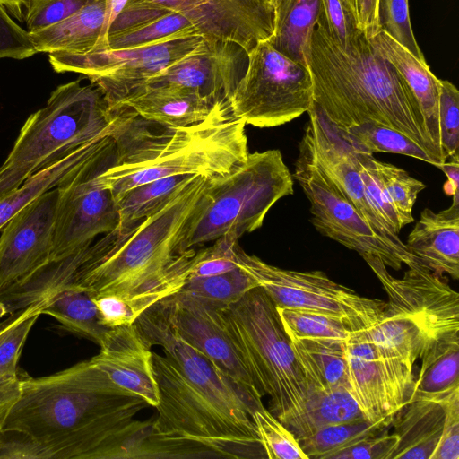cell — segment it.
Segmentation results:
<instances>
[{
  "instance_id": "1",
  "label": "cell",
  "mask_w": 459,
  "mask_h": 459,
  "mask_svg": "<svg viewBox=\"0 0 459 459\" xmlns=\"http://www.w3.org/2000/svg\"><path fill=\"white\" fill-rule=\"evenodd\" d=\"M152 352L159 391L153 418L165 439L190 445L207 457L266 458L255 424L254 402L199 350L184 340L155 303L134 323Z\"/></svg>"
},
{
  "instance_id": "2",
  "label": "cell",
  "mask_w": 459,
  "mask_h": 459,
  "mask_svg": "<svg viewBox=\"0 0 459 459\" xmlns=\"http://www.w3.org/2000/svg\"><path fill=\"white\" fill-rule=\"evenodd\" d=\"M211 178L195 176L152 214L116 226L84 252L70 285L92 298L116 294L143 311L181 290L197 258L180 243Z\"/></svg>"
},
{
  "instance_id": "3",
  "label": "cell",
  "mask_w": 459,
  "mask_h": 459,
  "mask_svg": "<svg viewBox=\"0 0 459 459\" xmlns=\"http://www.w3.org/2000/svg\"><path fill=\"white\" fill-rule=\"evenodd\" d=\"M3 432L31 439L46 459H101L115 434L149 404L89 360L40 377H20Z\"/></svg>"
},
{
  "instance_id": "4",
  "label": "cell",
  "mask_w": 459,
  "mask_h": 459,
  "mask_svg": "<svg viewBox=\"0 0 459 459\" xmlns=\"http://www.w3.org/2000/svg\"><path fill=\"white\" fill-rule=\"evenodd\" d=\"M313 102L337 130L375 122L397 130L423 148L439 167L419 104L399 72L365 34L342 47L317 20L306 56Z\"/></svg>"
},
{
  "instance_id": "5",
  "label": "cell",
  "mask_w": 459,
  "mask_h": 459,
  "mask_svg": "<svg viewBox=\"0 0 459 459\" xmlns=\"http://www.w3.org/2000/svg\"><path fill=\"white\" fill-rule=\"evenodd\" d=\"M246 124L229 103L205 120L185 127L153 126L115 164L98 175L117 202L131 188L175 175L213 179L234 170L248 152Z\"/></svg>"
},
{
  "instance_id": "6",
  "label": "cell",
  "mask_w": 459,
  "mask_h": 459,
  "mask_svg": "<svg viewBox=\"0 0 459 459\" xmlns=\"http://www.w3.org/2000/svg\"><path fill=\"white\" fill-rule=\"evenodd\" d=\"M115 115L102 92L81 80L58 86L32 113L0 166V198L31 175L114 127Z\"/></svg>"
},
{
  "instance_id": "7",
  "label": "cell",
  "mask_w": 459,
  "mask_h": 459,
  "mask_svg": "<svg viewBox=\"0 0 459 459\" xmlns=\"http://www.w3.org/2000/svg\"><path fill=\"white\" fill-rule=\"evenodd\" d=\"M223 319L270 412L289 427L303 412L308 387L276 306L255 287L224 307Z\"/></svg>"
},
{
  "instance_id": "8",
  "label": "cell",
  "mask_w": 459,
  "mask_h": 459,
  "mask_svg": "<svg viewBox=\"0 0 459 459\" xmlns=\"http://www.w3.org/2000/svg\"><path fill=\"white\" fill-rule=\"evenodd\" d=\"M293 177L280 150L248 153L230 173L210 180L180 243L182 253L230 235L259 229L269 210L294 193Z\"/></svg>"
},
{
  "instance_id": "9",
  "label": "cell",
  "mask_w": 459,
  "mask_h": 459,
  "mask_svg": "<svg viewBox=\"0 0 459 459\" xmlns=\"http://www.w3.org/2000/svg\"><path fill=\"white\" fill-rule=\"evenodd\" d=\"M312 104L307 67L278 52L268 40L247 54L246 71L229 100L233 117L259 128L289 123Z\"/></svg>"
},
{
  "instance_id": "10",
  "label": "cell",
  "mask_w": 459,
  "mask_h": 459,
  "mask_svg": "<svg viewBox=\"0 0 459 459\" xmlns=\"http://www.w3.org/2000/svg\"><path fill=\"white\" fill-rule=\"evenodd\" d=\"M235 262L277 307L328 315L343 321L351 331L372 326L385 309L386 302L360 296L321 271L299 272L271 265L246 253L238 242Z\"/></svg>"
},
{
  "instance_id": "11",
  "label": "cell",
  "mask_w": 459,
  "mask_h": 459,
  "mask_svg": "<svg viewBox=\"0 0 459 459\" xmlns=\"http://www.w3.org/2000/svg\"><path fill=\"white\" fill-rule=\"evenodd\" d=\"M292 177L310 203V221L320 234L360 256L375 255L394 270H400L403 264L409 268L421 265L409 251L394 246L373 230L321 169L305 131Z\"/></svg>"
},
{
  "instance_id": "12",
  "label": "cell",
  "mask_w": 459,
  "mask_h": 459,
  "mask_svg": "<svg viewBox=\"0 0 459 459\" xmlns=\"http://www.w3.org/2000/svg\"><path fill=\"white\" fill-rule=\"evenodd\" d=\"M116 160V143L111 134L56 186L58 198L50 261L88 248L98 236L117 225L116 202L111 192L98 180V175Z\"/></svg>"
},
{
  "instance_id": "13",
  "label": "cell",
  "mask_w": 459,
  "mask_h": 459,
  "mask_svg": "<svg viewBox=\"0 0 459 459\" xmlns=\"http://www.w3.org/2000/svg\"><path fill=\"white\" fill-rule=\"evenodd\" d=\"M205 39L196 34L127 50L48 55L56 72L86 75L100 90L109 108H114L166 68L196 51Z\"/></svg>"
},
{
  "instance_id": "14",
  "label": "cell",
  "mask_w": 459,
  "mask_h": 459,
  "mask_svg": "<svg viewBox=\"0 0 459 459\" xmlns=\"http://www.w3.org/2000/svg\"><path fill=\"white\" fill-rule=\"evenodd\" d=\"M361 257L387 294L385 311L411 320L432 342L459 337V294L441 276L418 265L395 278L380 258Z\"/></svg>"
},
{
  "instance_id": "15",
  "label": "cell",
  "mask_w": 459,
  "mask_h": 459,
  "mask_svg": "<svg viewBox=\"0 0 459 459\" xmlns=\"http://www.w3.org/2000/svg\"><path fill=\"white\" fill-rule=\"evenodd\" d=\"M157 305L184 340L204 353L254 402L263 404L261 393L226 332V307L181 290L160 299Z\"/></svg>"
},
{
  "instance_id": "16",
  "label": "cell",
  "mask_w": 459,
  "mask_h": 459,
  "mask_svg": "<svg viewBox=\"0 0 459 459\" xmlns=\"http://www.w3.org/2000/svg\"><path fill=\"white\" fill-rule=\"evenodd\" d=\"M56 186L18 211L0 236V293L22 281L51 260Z\"/></svg>"
},
{
  "instance_id": "17",
  "label": "cell",
  "mask_w": 459,
  "mask_h": 459,
  "mask_svg": "<svg viewBox=\"0 0 459 459\" xmlns=\"http://www.w3.org/2000/svg\"><path fill=\"white\" fill-rule=\"evenodd\" d=\"M187 18L204 37L231 42L247 54L274 30V7L265 0H152Z\"/></svg>"
},
{
  "instance_id": "18",
  "label": "cell",
  "mask_w": 459,
  "mask_h": 459,
  "mask_svg": "<svg viewBox=\"0 0 459 459\" xmlns=\"http://www.w3.org/2000/svg\"><path fill=\"white\" fill-rule=\"evenodd\" d=\"M247 65V53L242 48L206 38L196 51L166 68L145 86L172 84L193 90L214 104L229 102Z\"/></svg>"
},
{
  "instance_id": "19",
  "label": "cell",
  "mask_w": 459,
  "mask_h": 459,
  "mask_svg": "<svg viewBox=\"0 0 459 459\" xmlns=\"http://www.w3.org/2000/svg\"><path fill=\"white\" fill-rule=\"evenodd\" d=\"M307 113L309 121L304 131L310 139L321 169L380 237L408 251L405 243L386 227L374 211L352 147L335 131L314 102Z\"/></svg>"
},
{
  "instance_id": "20",
  "label": "cell",
  "mask_w": 459,
  "mask_h": 459,
  "mask_svg": "<svg viewBox=\"0 0 459 459\" xmlns=\"http://www.w3.org/2000/svg\"><path fill=\"white\" fill-rule=\"evenodd\" d=\"M91 361L122 390L141 397L149 406L159 403L151 347L134 325L109 328Z\"/></svg>"
},
{
  "instance_id": "21",
  "label": "cell",
  "mask_w": 459,
  "mask_h": 459,
  "mask_svg": "<svg viewBox=\"0 0 459 459\" xmlns=\"http://www.w3.org/2000/svg\"><path fill=\"white\" fill-rule=\"evenodd\" d=\"M349 389L364 417L389 428L393 409L377 351L364 330L353 331L346 343Z\"/></svg>"
},
{
  "instance_id": "22",
  "label": "cell",
  "mask_w": 459,
  "mask_h": 459,
  "mask_svg": "<svg viewBox=\"0 0 459 459\" xmlns=\"http://www.w3.org/2000/svg\"><path fill=\"white\" fill-rule=\"evenodd\" d=\"M405 246L425 268L438 276L459 278V203L440 212L425 208Z\"/></svg>"
},
{
  "instance_id": "23",
  "label": "cell",
  "mask_w": 459,
  "mask_h": 459,
  "mask_svg": "<svg viewBox=\"0 0 459 459\" xmlns=\"http://www.w3.org/2000/svg\"><path fill=\"white\" fill-rule=\"evenodd\" d=\"M221 104L187 88L156 84L137 90L116 108H128L141 117L164 126L185 127L205 120Z\"/></svg>"
},
{
  "instance_id": "24",
  "label": "cell",
  "mask_w": 459,
  "mask_h": 459,
  "mask_svg": "<svg viewBox=\"0 0 459 459\" xmlns=\"http://www.w3.org/2000/svg\"><path fill=\"white\" fill-rule=\"evenodd\" d=\"M107 0H89L72 16L29 32L38 52L86 55L108 50Z\"/></svg>"
},
{
  "instance_id": "25",
  "label": "cell",
  "mask_w": 459,
  "mask_h": 459,
  "mask_svg": "<svg viewBox=\"0 0 459 459\" xmlns=\"http://www.w3.org/2000/svg\"><path fill=\"white\" fill-rule=\"evenodd\" d=\"M368 39L406 82L420 108L426 132L441 160L446 162L441 147L438 117L440 79L431 72L427 62L418 60L386 33L377 31Z\"/></svg>"
},
{
  "instance_id": "26",
  "label": "cell",
  "mask_w": 459,
  "mask_h": 459,
  "mask_svg": "<svg viewBox=\"0 0 459 459\" xmlns=\"http://www.w3.org/2000/svg\"><path fill=\"white\" fill-rule=\"evenodd\" d=\"M452 393L442 399L413 398L395 415L392 425L399 441L391 459H432Z\"/></svg>"
},
{
  "instance_id": "27",
  "label": "cell",
  "mask_w": 459,
  "mask_h": 459,
  "mask_svg": "<svg viewBox=\"0 0 459 459\" xmlns=\"http://www.w3.org/2000/svg\"><path fill=\"white\" fill-rule=\"evenodd\" d=\"M289 337L307 381L308 393L338 387L349 389L347 341Z\"/></svg>"
},
{
  "instance_id": "28",
  "label": "cell",
  "mask_w": 459,
  "mask_h": 459,
  "mask_svg": "<svg viewBox=\"0 0 459 459\" xmlns=\"http://www.w3.org/2000/svg\"><path fill=\"white\" fill-rule=\"evenodd\" d=\"M112 130L75 148L55 162L39 169L19 187L0 198V230L23 206L46 191L57 186L111 135Z\"/></svg>"
},
{
  "instance_id": "29",
  "label": "cell",
  "mask_w": 459,
  "mask_h": 459,
  "mask_svg": "<svg viewBox=\"0 0 459 459\" xmlns=\"http://www.w3.org/2000/svg\"><path fill=\"white\" fill-rule=\"evenodd\" d=\"M274 11V30L268 42L283 56L307 66L320 0H281Z\"/></svg>"
},
{
  "instance_id": "30",
  "label": "cell",
  "mask_w": 459,
  "mask_h": 459,
  "mask_svg": "<svg viewBox=\"0 0 459 459\" xmlns=\"http://www.w3.org/2000/svg\"><path fill=\"white\" fill-rule=\"evenodd\" d=\"M346 387L310 391L303 412L288 428L299 440L328 426L365 420Z\"/></svg>"
},
{
  "instance_id": "31",
  "label": "cell",
  "mask_w": 459,
  "mask_h": 459,
  "mask_svg": "<svg viewBox=\"0 0 459 459\" xmlns=\"http://www.w3.org/2000/svg\"><path fill=\"white\" fill-rule=\"evenodd\" d=\"M47 300L41 315L54 317L68 331L98 345L101 343L109 328L100 323L97 307L87 291L66 284Z\"/></svg>"
},
{
  "instance_id": "32",
  "label": "cell",
  "mask_w": 459,
  "mask_h": 459,
  "mask_svg": "<svg viewBox=\"0 0 459 459\" xmlns=\"http://www.w3.org/2000/svg\"><path fill=\"white\" fill-rule=\"evenodd\" d=\"M420 359L413 398L442 399L459 388V337L434 342Z\"/></svg>"
},
{
  "instance_id": "33",
  "label": "cell",
  "mask_w": 459,
  "mask_h": 459,
  "mask_svg": "<svg viewBox=\"0 0 459 459\" xmlns=\"http://www.w3.org/2000/svg\"><path fill=\"white\" fill-rule=\"evenodd\" d=\"M364 331L377 350L398 358L411 368L433 343L411 320L385 310L377 323Z\"/></svg>"
},
{
  "instance_id": "34",
  "label": "cell",
  "mask_w": 459,
  "mask_h": 459,
  "mask_svg": "<svg viewBox=\"0 0 459 459\" xmlns=\"http://www.w3.org/2000/svg\"><path fill=\"white\" fill-rule=\"evenodd\" d=\"M195 176L199 175L166 177L129 189L116 202L118 213L117 226L130 225L152 214L173 198Z\"/></svg>"
},
{
  "instance_id": "35",
  "label": "cell",
  "mask_w": 459,
  "mask_h": 459,
  "mask_svg": "<svg viewBox=\"0 0 459 459\" xmlns=\"http://www.w3.org/2000/svg\"><path fill=\"white\" fill-rule=\"evenodd\" d=\"M335 131L356 151L369 154H402L436 166L434 160L423 148L403 133L386 126L365 122L359 126Z\"/></svg>"
},
{
  "instance_id": "36",
  "label": "cell",
  "mask_w": 459,
  "mask_h": 459,
  "mask_svg": "<svg viewBox=\"0 0 459 459\" xmlns=\"http://www.w3.org/2000/svg\"><path fill=\"white\" fill-rule=\"evenodd\" d=\"M384 429L386 428L365 419L328 426L298 441L308 459H332L337 453Z\"/></svg>"
},
{
  "instance_id": "37",
  "label": "cell",
  "mask_w": 459,
  "mask_h": 459,
  "mask_svg": "<svg viewBox=\"0 0 459 459\" xmlns=\"http://www.w3.org/2000/svg\"><path fill=\"white\" fill-rule=\"evenodd\" d=\"M368 160L377 182L398 215L403 228L412 222V208L418 195L425 189L426 185L410 176L404 169L377 160L373 154L368 155Z\"/></svg>"
},
{
  "instance_id": "38",
  "label": "cell",
  "mask_w": 459,
  "mask_h": 459,
  "mask_svg": "<svg viewBox=\"0 0 459 459\" xmlns=\"http://www.w3.org/2000/svg\"><path fill=\"white\" fill-rule=\"evenodd\" d=\"M200 34L184 15L171 12L132 30L108 37V50H127Z\"/></svg>"
},
{
  "instance_id": "39",
  "label": "cell",
  "mask_w": 459,
  "mask_h": 459,
  "mask_svg": "<svg viewBox=\"0 0 459 459\" xmlns=\"http://www.w3.org/2000/svg\"><path fill=\"white\" fill-rule=\"evenodd\" d=\"M255 287H258L257 282L238 266L232 271L221 274L188 277L180 290L227 307Z\"/></svg>"
},
{
  "instance_id": "40",
  "label": "cell",
  "mask_w": 459,
  "mask_h": 459,
  "mask_svg": "<svg viewBox=\"0 0 459 459\" xmlns=\"http://www.w3.org/2000/svg\"><path fill=\"white\" fill-rule=\"evenodd\" d=\"M289 336L348 341L353 331L341 319L316 312L277 307Z\"/></svg>"
},
{
  "instance_id": "41",
  "label": "cell",
  "mask_w": 459,
  "mask_h": 459,
  "mask_svg": "<svg viewBox=\"0 0 459 459\" xmlns=\"http://www.w3.org/2000/svg\"><path fill=\"white\" fill-rule=\"evenodd\" d=\"M253 420L268 459H308L292 431L264 406L255 410Z\"/></svg>"
},
{
  "instance_id": "42",
  "label": "cell",
  "mask_w": 459,
  "mask_h": 459,
  "mask_svg": "<svg viewBox=\"0 0 459 459\" xmlns=\"http://www.w3.org/2000/svg\"><path fill=\"white\" fill-rule=\"evenodd\" d=\"M377 22L378 31L386 33L418 60L426 62L412 30L408 0H378Z\"/></svg>"
},
{
  "instance_id": "43",
  "label": "cell",
  "mask_w": 459,
  "mask_h": 459,
  "mask_svg": "<svg viewBox=\"0 0 459 459\" xmlns=\"http://www.w3.org/2000/svg\"><path fill=\"white\" fill-rule=\"evenodd\" d=\"M317 20L331 39L344 48L364 34L359 26L355 0H320Z\"/></svg>"
},
{
  "instance_id": "44",
  "label": "cell",
  "mask_w": 459,
  "mask_h": 459,
  "mask_svg": "<svg viewBox=\"0 0 459 459\" xmlns=\"http://www.w3.org/2000/svg\"><path fill=\"white\" fill-rule=\"evenodd\" d=\"M439 128L443 156L459 159V91L447 80L439 81Z\"/></svg>"
},
{
  "instance_id": "45",
  "label": "cell",
  "mask_w": 459,
  "mask_h": 459,
  "mask_svg": "<svg viewBox=\"0 0 459 459\" xmlns=\"http://www.w3.org/2000/svg\"><path fill=\"white\" fill-rule=\"evenodd\" d=\"M89 0H24L23 19L27 31L34 32L74 14Z\"/></svg>"
},
{
  "instance_id": "46",
  "label": "cell",
  "mask_w": 459,
  "mask_h": 459,
  "mask_svg": "<svg viewBox=\"0 0 459 459\" xmlns=\"http://www.w3.org/2000/svg\"><path fill=\"white\" fill-rule=\"evenodd\" d=\"M238 238L230 235L219 238L211 247L197 250V258L189 277H206L238 268L235 246Z\"/></svg>"
},
{
  "instance_id": "47",
  "label": "cell",
  "mask_w": 459,
  "mask_h": 459,
  "mask_svg": "<svg viewBox=\"0 0 459 459\" xmlns=\"http://www.w3.org/2000/svg\"><path fill=\"white\" fill-rule=\"evenodd\" d=\"M37 53L29 32L10 17L0 2V59H25Z\"/></svg>"
},
{
  "instance_id": "48",
  "label": "cell",
  "mask_w": 459,
  "mask_h": 459,
  "mask_svg": "<svg viewBox=\"0 0 459 459\" xmlns=\"http://www.w3.org/2000/svg\"><path fill=\"white\" fill-rule=\"evenodd\" d=\"M40 315L35 313L22 319L0 342V377L17 375V363L22 347Z\"/></svg>"
},
{
  "instance_id": "49",
  "label": "cell",
  "mask_w": 459,
  "mask_h": 459,
  "mask_svg": "<svg viewBox=\"0 0 459 459\" xmlns=\"http://www.w3.org/2000/svg\"><path fill=\"white\" fill-rule=\"evenodd\" d=\"M388 429L367 437L333 456L332 459H391L398 445V437Z\"/></svg>"
},
{
  "instance_id": "50",
  "label": "cell",
  "mask_w": 459,
  "mask_h": 459,
  "mask_svg": "<svg viewBox=\"0 0 459 459\" xmlns=\"http://www.w3.org/2000/svg\"><path fill=\"white\" fill-rule=\"evenodd\" d=\"M459 458V389L448 398L446 421L432 459Z\"/></svg>"
},
{
  "instance_id": "51",
  "label": "cell",
  "mask_w": 459,
  "mask_h": 459,
  "mask_svg": "<svg viewBox=\"0 0 459 459\" xmlns=\"http://www.w3.org/2000/svg\"><path fill=\"white\" fill-rule=\"evenodd\" d=\"M21 394L20 376L0 377V432Z\"/></svg>"
},
{
  "instance_id": "52",
  "label": "cell",
  "mask_w": 459,
  "mask_h": 459,
  "mask_svg": "<svg viewBox=\"0 0 459 459\" xmlns=\"http://www.w3.org/2000/svg\"><path fill=\"white\" fill-rule=\"evenodd\" d=\"M378 0H355L360 29L368 39L377 31V11Z\"/></svg>"
},
{
  "instance_id": "53",
  "label": "cell",
  "mask_w": 459,
  "mask_h": 459,
  "mask_svg": "<svg viewBox=\"0 0 459 459\" xmlns=\"http://www.w3.org/2000/svg\"><path fill=\"white\" fill-rule=\"evenodd\" d=\"M47 299L40 300L33 303L27 307L18 310L13 314L8 315L7 318L0 322V342L4 337L10 332V330L16 325L22 319L35 314L40 313L41 310L46 307Z\"/></svg>"
},
{
  "instance_id": "54",
  "label": "cell",
  "mask_w": 459,
  "mask_h": 459,
  "mask_svg": "<svg viewBox=\"0 0 459 459\" xmlns=\"http://www.w3.org/2000/svg\"><path fill=\"white\" fill-rule=\"evenodd\" d=\"M448 160H446L438 167L447 177L444 191L447 195L453 197L452 202L459 203V159Z\"/></svg>"
},
{
  "instance_id": "55",
  "label": "cell",
  "mask_w": 459,
  "mask_h": 459,
  "mask_svg": "<svg viewBox=\"0 0 459 459\" xmlns=\"http://www.w3.org/2000/svg\"><path fill=\"white\" fill-rule=\"evenodd\" d=\"M0 2L9 10L18 20L23 19V3L24 0H0Z\"/></svg>"
},
{
  "instance_id": "56",
  "label": "cell",
  "mask_w": 459,
  "mask_h": 459,
  "mask_svg": "<svg viewBox=\"0 0 459 459\" xmlns=\"http://www.w3.org/2000/svg\"><path fill=\"white\" fill-rule=\"evenodd\" d=\"M127 0H107L108 4V28L118 13L121 11Z\"/></svg>"
},
{
  "instance_id": "57",
  "label": "cell",
  "mask_w": 459,
  "mask_h": 459,
  "mask_svg": "<svg viewBox=\"0 0 459 459\" xmlns=\"http://www.w3.org/2000/svg\"><path fill=\"white\" fill-rule=\"evenodd\" d=\"M5 442V434L4 432H0V451L3 449Z\"/></svg>"
},
{
  "instance_id": "58",
  "label": "cell",
  "mask_w": 459,
  "mask_h": 459,
  "mask_svg": "<svg viewBox=\"0 0 459 459\" xmlns=\"http://www.w3.org/2000/svg\"><path fill=\"white\" fill-rule=\"evenodd\" d=\"M269 2L273 5V7H275L281 0H269Z\"/></svg>"
},
{
  "instance_id": "59",
  "label": "cell",
  "mask_w": 459,
  "mask_h": 459,
  "mask_svg": "<svg viewBox=\"0 0 459 459\" xmlns=\"http://www.w3.org/2000/svg\"><path fill=\"white\" fill-rule=\"evenodd\" d=\"M265 1H268V2H269V0H265Z\"/></svg>"
}]
</instances>
